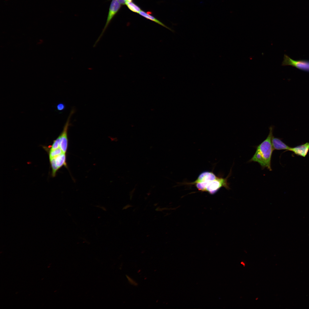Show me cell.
I'll return each instance as SVG.
<instances>
[{"instance_id":"9a60e30c","label":"cell","mask_w":309,"mask_h":309,"mask_svg":"<svg viewBox=\"0 0 309 309\" xmlns=\"http://www.w3.org/2000/svg\"><path fill=\"white\" fill-rule=\"evenodd\" d=\"M121 5H125L126 2V0H117Z\"/></svg>"},{"instance_id":"5b68a950","label":"cell","mask_w":309,"mask_h":309,"mask_svg":"<svg viewBox=\"0 0 309 309\" xmlns=\"http://www.w3.org/2000/svg\"><path fill=\"white\" fill-rule=\"evenodd\" d=\"M74 112V109L72 110L64 125L63 130L58 136L59 138L60 148L63 153H66L68 145V130L69 126L71 125L70 123V118Z\"/></svg>"},{"instance_id":"e0dca14e","label":"cell","mask_w":309,"mask_h":309,"mask_svg":"<svg viewBox=\"0 0 309 309\" xmlns=\"http://www.w3.org/2000/svg\"><path fill=\"white\" fill-rule=\"evenodd\" d=\"M241 264L245 266V264L243 262H241Z\"/></svg>"},{"instance_id":"2e32d148","label":"cell","mask_w":309,"mask_h":309,"mask_svg":"<svg viewBox=\"0 0 309 309\" xmlns=\"http://www.w3.org/2000/svg\"><path fill=\"white\" fill-rule=\"evenodd\" d=\"M133 0H126L127 2H131Z\"/></svg>"},{"instance_id":"52a82bcc","label":"cell","mask_w":309,"mask_h":309,"mask_svg":"<svg viewBox=\"0 0 309 309\" xmlns=\"http://www.w3.org/2000/svg\"><path fill=\"white\" fill-rule=\"evenodd\" d=\"M272 142L274 150H284L288 151L290 147L284 142L280 138L274 136L272 139Z\"/></svg>"},{"instance_id":"7c38bea8","label":"cell","mask_w":309,"mask_h":309,"mask_svg":"<svg viewBox=\"0 0 309 309\" xmlns=\"http://www.w3.org/2000/svg\"><path fill=\"white\" fill-rule=\"evenodd\" d=\"M49 160L52 170V176L54 177L56 176V173L59 169L56 164L54 158L49 159Z\"/></svg>"},{"instance_id":"30bf717a","label":"cell","mask_w":309,"mask_h":309,"mask_svg":"<svg viewBox=\"0 0 309 309\" xmlns=\"http://www.w3.org/2000/svg\"><path fill=\"white\" fill-rule=\"evenodd\" d=\"M127 7L131 11L139 13L141 10L140 8L132 1L127 2L126 3Z\"/></svg>"},{"instance_id":"5bb4252c","label":"cell","mask_w":309,"mask_h":309,"mask_svg":"<svg viewBox=\"0 0 309 309\" xmlns=\"http://www.w3.org/2000/svg\"><path fill=\"white\" fill-rule=\"evenodd\" d=\"M57 107L58 110L61 111L64 109L65 106L63 104L60 103L57 105Z\"/></svg>"},{"instance_id":"9c48e42d","label":"cell","mask_w":309,"mask_h":309,"mask_svg":"<svg viewBox=\"0 0 309 309\" xmlns=\"http://www.w3.org/2000/svg\"><path fill=\"white\" fill-rule=\"evenodd\" d=\"M138 14L144 17H145V18L147 19L152 21L161 25V26L168 29L169 30L172 31H173L172 30H171V29H170L169 27L166 26L162 22L157 19L155 17H154V16H152L149 13L145 12V11L141 10L140 12Z\"/></svg>"},{"instance_id":"ba28073f","label":"cell","mask_w":309,"mask_h":309,"mask_svg":"<svg viewBox=\"0 0 309 309\" xmlns=\"http://www.w3.org/2000/svg\"><path fill=\"white\" fill-rule=\"evenodd\" d=\"M54 158L56 164L59 169L63 166L67 167L66 153H63Z\"/></svg>"},{"instance_id":"6da1fadb","label":"cell","mask_w":309,"mask_h":309,"mask_svg":"<svg viewBox=\"0 0 309 309\" xmlns=\"http://www.w3.org/2000/svg\"><path fill=\"white\" fill-rule=\"evenodd\" d=\"M230 174L231 172L226 178H223L216 176L212 172L205 171L201 173L194 181L185 183L194 185L199 190L213 195L223 187L227 189H230L227 179Z\"/></svg>"},{"instance_id":"277c9868","label":"cell","mask_w":309,"mask_h":309,"mask_svg":"<svg viewBox=\"0 0 309 309\" xmlns=\"http://www.w3.org/2000/svg\"><path fill=\"white\" fill-rule=\"evenodd\" d=\"M282 65V66H291L301 70L309 72V60H295L284 54Z\"/></svg>"},{"instance_id":"8fae6325","label":"cell","mask_w":309,"mask_h":309,"mask_svg":"<svg viewBox=\"0 0 309 309\" xmlns=\"http://www.w3.org/2000/svg\"><path fill=\"white\" fill-rule=\"evenodd\" d=\"M63 153L62 150L60 147L56 149L50 150L49 152V158L50 159L54 158Z\"/></svg>"},{"instance_id":"7a4b0ae2","label":"cell","mask_w":309,"mask_h":309,"mask_svg":"<svg viewBox=\"0 0 309 309\" xmlns=\"http://www.w3.org/2000/svg\"><path fill=\"white\" fill-rule=\"evenodd\" d=\"M274 128V126L270 127L268 135L264 141L257 146L255 154L249 161L257 162L261 165L262 169L266 168L270 171H272L271 159L274 150L272 142Z\"/></svg>"},{"instance_id":"8992f818","label":"cell","mask_w":309,"mask_h":309,"mask_svg":"<svg viewBox=\"0 0 309 309\" xmlns=\"http://www.w3.org/2000/svg\"><path fill=\"white\" fill-rule=\"evenodd\" d=\"M288 150L292 152L298 156L305 157L309 151V142L294 147H290Z\"/></svg>"},{"instance_id":"3957f363","label":"cell","mask_w":309,"mask_h":309,"mask_svg":"<svg viewBox=\"0 0 309 309\" xmlns=\"http://www.w3.org/2000/svg\"><path fill=\"white\" fill-rule=\"evenodd\" d=\"M121 5L117 0H112L109 8L105 25L101 33L94 45V47L96 45L103 36L111 20L120 9Z\"/></svg>"},{"instance_id":"4fadbf2b","label":"cell","mask_w":309,"mask_h":309,"mask_svg":"<svg viewBox=\"0 0 309 309\" xmlns=\"http://www.w3.org/2000/svg\"><path fill=\"white\" fill-rule=\"evenodd\" d=\"M59 137L54 140L52 145L51 146L50 150H54L58 148L59 146Z\"/></svg>"}]
</instances>
